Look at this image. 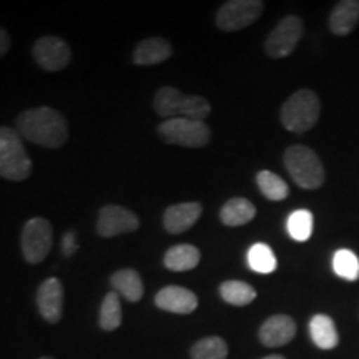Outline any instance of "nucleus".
Masks as SVG:
<instances>
[{
    "instance_id": "f257e3e1",
    "label": "nucleus",
    "mask_w": 359,
    "mask_h": 359,
    "mask_svg": "<svg viewBox=\"0 0 359 359\" xmlns=\"http://www.w3.org/2000/svg\"><path fill=\"white\" fill-rule=\"evenodd\" d=\"M17 132L25 140L45 148H60L69 138V123L65 116L52 107L29 109L17 116Z\"/></svg>"
},
{
    "instance_id": "f03ea898",
    "label": "nucleus",
    "mask_w": 359,
    "mask_h": 359,
    "mask_svg": "<svg viewBox=\"0 0 359 359\" xmlns=\"http://www.w3.org/2000/svg\"><path fill=\"white\" fill-rule=\"evenodd\" d=\"M154 109L163 118H191L205 122L206 116L212 111L208 100L200 95H187L175 87H161L156 92Z\"/></svg>"
},
{
    "instance_id": "7ed1b4c3",
    "label": "nucleus",
    "mask_w": 359,
    "mask_h": 359,
    "mask_svg": "<svg viewBox=\"0 0 359 359\" xmlns=\"http://www.w3.org/2000/svg\"><path fill=\"white\" fill-rule=\"evenodd\" d=\"M285 167L290 177L299 188L304 190H318L325 183L326 173L320 156L309 147L293 145L285 151L283 156Z\"/></svg>"
},
{
    "instance_id": "20e7f679",
    "label": "nucleus",
    "mask_w": 359,
    "mask_h": 359,
    "mask_svg": "<svg viewBox=\"0 0 359 359\" xmlns=\"http://www.w3.org/2000/svg\"><path fill=\"white\" fill-rule=\"evenodd\" d=\"M321 103L316 93L309 88L294 92L281 107V123L288 132H309L320 120Z\"/></svg>"
},
{
    "instance_id": "39448f33",
    "label": "nucleus",
    "mask_w": 359,
    "mask_h": 359,
    "mask_svg": "<svg viewBox=\"0 0 359 359\" xmlns=\"http://www.w3.org/2000/svg\"><path fill=\"white\" fill-rule=\"evenodd\" d=\"M32 173V160L27 155L17 130L0 127V177L11 182H24Z\"/></svg>"
},
{
    "instance_id": "423d86ee",
    "label": "nucleus",
    "mask_w": 359,
    "mask_h": 359,
    "mask_svg": "<svg viewBox=\"0 0 359 359\" xmlns=\"http://www.w3.org/2000/svg\"><path fill=\"white\" fill-rule=\"evenodd\" d=\"M161 140L187 148L206 147L212 140V132L205 122L191 118H168L158 125Z\"/></svg>"
},
{
    "instance_id": "0eeeda50",
    "label": "nucleus",
    "mask_w": 359,
    "mask_h": 359,
    "mask_svg": "<svg viewBox=\"0 0 359 359\" xmlns=\"http://www.w3.org/2000/svg\"><path fill=\"white\" fill-rule=\"evenodd\" d=\"M22 253L29 264H39L50 253L53 245V230L48 219L42 217L30 218L22 230Z\"/></svg>"
},
{
    "instance_id": "6e6552de",
    "label": "nucleus",
    "mask_w": 359,
    "mask_h": 359,
    "mask_svg": "<svg viewBox=\"0 0 359 359\" xmlns=\"http://www.w3.org/2000/svg\"><path fill=\"white\" fill-rule=\"evenodd\" d=\"M264 11L262 0H230L218 8L217 27L223 32H236L253 25Z\"/></svg>"
},
{
    "instance_id": "1a4fd4ad",
    "label": "nucleus",
    "mask_w": 359,
    "mask_h": 359,
    "mask_svg": "<svg viewBox=\"0 0 359 359\" xmlns=\"http://www.w3.org/2000/svg\"><path fill=\"white\" fill-rule=\"evenodd\" d=\"M303 20L296 15H288L278 22L264 42V52L271 58H285L294 52L303 37Z\"/></svg>"
},
{
    "instance_id": "9d476101",
    "label": "nucleus",
    "mask_w": 359,
    "mask_h": 359,
    "mask_svg": "<svg viewBox=\"0 0 359 359\" xmlns=\"http://www.w3.org/2000/svg\"><path fill=\"white\" fill-rule=\"evenodd\" d=\"M34 58L39 67L47 72L64 70L72 60V50L69 43L55 35H45L34 43Z\"/></svg>"
},
{
    "instance_id": "9b49d317",
    "label": "nucleus",
    "mask_w": 359,
    "mask_h": 359,
    "mask_svg": "<svg viewBox=\"0 0 359 359\" xmlns=\"http://www.w3.org/2000/svg\"><path fill=\"white\" fill-rule=\"evenodd\" d=\"M140 226V219L120 205H107L98 212L97 233L102 238H114L122 233H133Z\"/></svg>"
},
{
    "instance_id": "f8f14e48",
    "label": "nucleus",
    "mask_w": 359,
    "mask_h": 359,
    "mask_svg": "<svg viewBox=\"0 0 359 359\" xmlns=\"http://www.w3.org/2000/svg\"><path fill=\"white\" fill-rule=\"evenodd\" d=\"M37 308L40 316L50 325H57L64 314V285L58 278H47L37 291Z\"/></svg>"
},
{
    "instance_id": "ddd939ff",
    "label": "nucleus",
    "mask_w": 359,
    "mask_h": 359,
    "mask_svg": "<svg viewBox=\"0 0 359 359\" xmlns=\"http://www.w3.org/2000/svg\"><path fill=\"white\" fill-rule=\"evenodd\" d=\"M296 336V323L286 314H275L268 318L259 327L258 338L263 346L281 348L293 341Z\"/></svg>"
},
{
    "instance_id": "4468645a",
    "label": "nucleus",
    "mask_w": 359,
    "mask_h": 359,
    "mask_svg": "<svg viewBox=\"0 0 359 359\" xmlns=\"http://www.w3.org/2000/svg\"><path fill=\"white\" fill-rule=\"evenodd\" d=\"M155 304L173 314H190L198 308V296L183 286H165L155 296Z\"/></svg>"
},
{
    "instance_id": "2eb2a0df",
    "label": "nucleus",
    "mask_w": 359,
    "mask_h": 359,
    "mask_svg": "<svg viewBox=\"0 0 359 359\" xmlns=\"http://www.w3.org/2000/svg\"><path fill=\"white\" fill-rule=\"evenodd\" d=\"M201 213H203V206L198 201L172 205L163 213V228L172 235L185 233L198 222Z\"/></svg>"
},
{
    "instance_id": "dca6fc26",
    "label": "nucleus",
    "mask_w": 359,
    "mask_h": 359,
    "mask_svg": "<svg viewBox=\"0 0 359 359\" xmlns=\"http://www.w3.org/2000/svg\"><path fill=\"white\" fill-rule=\"evenodd\" d=\"M173 53V47L168 40L151 37L142 40L133 50V64L137 65H158L168 60Z\"/></svg>"
},
{
    "instance_id": "f3484780",
    "label": "nucleus",
    "mask_w": 359,
    "mask_h": 359,
    "mask_svg": "<svg viewBox=\"0 0 359 359\" xmlns=\"http://www.w3.org/2000/svg\"><path fill=\"white\" fill-rule=\"evenodd\" d=\"M359 22V0H341L330 15V29L334 35L346 37Z\"/></svg>"
},
{
    "instance_id": "a211bd4d",
    "label": "nucleus",
    "mask_w": 359,
    "mask_h": 359,
    "mask_svg": "<svg viewBox=\"0 0 359 359\" xmlns=\"http://www.w3.org/2000/svg\"><path fill=\"white\" fill-rule=\"evenodd\" d=\"M110 285L114 286V291L118 296L127 299L130 303L140 302L143 296V281L140 273L132 268H125L115 271L110 276Z\"/></svg>"
},
{
    "instance_id": "6ab92c4d",
    "label": "nucleus",
    "mask_w": 359,
    "mask_h": 359,
    "mask_svg": "<svg viewBox=\"0 0 359 359\" xmlns=\"http://www.w3.org/2000/svg\"><path fill=\"white\" fill-rule=\"evenodd\" d=\"M309 334L320 349H334L339 343V334L334 321L326 314H314L309 321Z\"/></svg>"
},
{
    "instance_id": "aec40b11",
    "label": "nucleus",
    "mask_w": 359,
    "mask_h": 359,
    "mask_svg": "<svg viewBox=\"0 0 359 359\" xmlns=\"http://www.w3.org/2000/svg\"><path fill=\"white\" fill-rule=\"evenodd\" d=\"M255 217H257V206L250 200L241 198V196L228 200L219 212V219L226 226H243Z\"/></svg>"
},
{
    "instance_id": "412c9836",
    "label": "nucleus",
    "mask_w": 359,
    "mask_h": 359,
    "mask_svg": "<svg viewBox=\"0 0 359 359\" xmlns=\"http://www.w3.org/2000/svg\"><path fill=\"white\" fill-rule=\"evenodd\" d=\"M200 251L193 245H175L163 257L165 268L170 271H190L200 264Z\"/></svg>"
},
{
    "instance_id": "4be33fe9",
    "label": "nucleus",
    "mask_w": 359,
    "mask_h": 359,
    "mask_svg": "<svg viewBox=\"0 0 359 359\" xmlns=\"http://www.w3.org/2000/svg\"><path fill=\"white\" fill-rule=\"evenodd\" d=\"M219 294L228 304L233 306H246L257 299V290L245 281L230 280L219 285Z\"/></svg>"
},
{
    "instance_id": "5701e85b",
    "label": "nucleus",
    "mask_w": 359,
    "mask_h": 359,
    "mask_svg": "<svg viewBox=\"0 0 359 359\" xmlns=\"http://www.w3.org/2000/svg\"><path fill=\"white\" fill-rule=\"evenodd\" d=\"M98 323L103 331H115L122 325V304H120V296L115 291H110L103 298Z\"/></svg>"
},
{
    "instance_id": "b1692460",
    "label": "nucleus",
    "mask_w": 359,
    "mask_h": 359,
    "mask_svg": "<svg viewBox=\"0 0 359 359\" xmlns=\"http://www.w3.org/2000/svg\"><path fill=\"white\" fill-rule=\"evenodd\" d=\"M257 183L259 191L263 193V196H266L271 201H281L290 195V187L281 177H278L276 173L268 172V170H262L257 175Z\"/></svg>"
},
{
    "instance_id": "393cba45",
    "label": "nucleus",
    "mask_w": 359,
    "mask_h": 359,
    "mask_svg": "<svg viewBox=\"0 0 359 359\" xmlns=\"http://www.w3.org/2000/svg\"><path fill=\"white\" fill-rule=\"evenodd\" d=\"M191 359H226L228 344L219 336H208L196 341L190 349Z\"/></svg>"
},
{
    "instance_id": "a878e982",
    "label": "nucleus",
    "mask_w": 359,
    "mask_h": 359,
    "mask_svg": "<svg viewBox=\"0 0 359 359\" xmlns=\"http://www.w3.org/2000/svg\"><path fill=\"white\" fill-rule=\"evenodd\" d=\"M248 264L253 271L262 273V275H269L278 266L276 257L271 248L264 243L253 245L248 251Z\"/></svg>"
},
{
    "instance_id": "bb28decb",
    "label": "nucleus",
    "mask_w": 359,
    "mask_h": 359,
    "mask_svg": "<svg viewBox=\"0 0 359 359\" xmlns=\"http://www.w3.org/2000/svg\"><path fill=\"white\" fill-rule=\"evenodd\" d=\"M333 269L339 278L356 281L359 280V258L351 250H338L333 257Z\"/></svg>"
},
{
    "instance_id": "cd10ccee",
    "label": "nucleus",
    "mask_w": 359,
    "mask_h": 359,
    "mask_svg": "<svg viewBox=\"0 0 359 359\" xmlns=\"http://www.w3.org/2000/svg\"><path fill=\"white\" fill-rule=\"evenodd\" d=\"M288 231L293 240L306 241L313 233V215L308 210H296L288 218Z\"/></svg>"
},
{
    "instance_id": "c85d7f7f",
    "label": "nucleus",
    "mask_w": 359,
    "mask_h": 359,
    "mask_svg": "<svg viewBox=\"0 0 359 359\" xmlns=\"http://www.w3.org/2000/svg\"><path fill=\"white\" fill-rule=\"evenodd\" d=\"M79 251V243H77V233L75 231H67L64 240H62V253L64 257L70 258L74 257Z\"/></svg>"
},
{
    "instance_id": "c756f323",
    "label": "nucleus",
    "mask_w": 359,
    "mask_h": 359,
    "mask_svg": "<svg viewBox=\"0 0 359 359\" xmlns=\"http://www.w3.org/2000/svg\"><path fill=\"white\" fill-rule=\"evenodd\" d=\"M11 50V35L6 29H0V58Z\"/></svg>"
},
{
    "instance_id": "7c9ffc66",
    "label": "nucleus",
    "mask_w": 359,
    "mask_h": 359,
    "mask_svg": "<svg viewBox=\"0 0 359 359\" xmlns=\"http://www.w3.org/2000/svg\"><path fill=\"white\" fill-rule=\"evenodd\" d=\"M263 359H286V358L280 356V354H273V356H266V358H263Z\"/></svg>"
},
{
    "instance_id": "2f4dec72",
    "label": "nucleus",
    "mask_w": 359,
    "mask_h": 359,
    "mask_svg": "<svg viewBox=\"0 0 359 359\" xmlns=\"http://www.w3.org/2000/svg\"><path fill=\"white\" fill-rule=\"evenodd\" d=\"M39 359H53V358H50V356H42V358H39Z\"/></svg>"
}]
</instances>
